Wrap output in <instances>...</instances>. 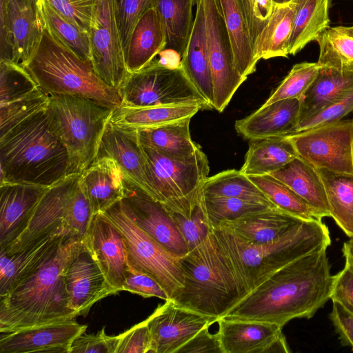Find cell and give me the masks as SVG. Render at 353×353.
I'll use <instances>...</instances> for the list:
<instances>
[{"label": "cell", "mask_w": 353, "mask_h": 353, "mask_svg": "<svg viewBox=\"0 0 353 353\" xmlns=\"http://www.w3.org/2000/svg\"><path fill=\"white\" fill-rule=\"evenodd\" d=\"M49 95L40 88L15 100L0 104V137L18 123L48 107Z\"/></svg>", "instance_id": "cell-46"}, {"label": "cell", "mask_w": 353, "mask_h": 353, "mask_svg": "<svg viewBox=\"0 0 353 353\" xmlns=\"http://www.w3.org/2000/svg\"><path fill=\"white\" fill-rule=\"evenodd\" d=\"M0 60L26 67L41 39L37 0H0Z\"/></svg>", "instance_id": "cell-14"}, {"label": "cell", "mask_w": 353, "mask_h": 353, "mask_svg": "<svg viewBox=\"0 0 353 353\" xmlns=\"http://www.w3.org/2000/svg\"><path fill=\"white\" fill-rule=\"evenodd\" d=\"M296 157V150L286 136L250 141L240 171L246 176L270 174Z\"/></svg>", "instance_id": "cell-34"}, {"label": "cell", "mask_w": 353, "mask_h": 353, "mask_svg": "<svg viewBox=\"0 0 353 353\" xmlns=\"http://www.w3.org/2000/svg\"><path fill=\"white\" fill-rule=\"evenodd\" d=\"M295 11L294 0L283 4L274 3L272 14L254 46L257 61L288 57Z\"/></svg>", "instance_id": "cell-35"}, {"label": "cell", "mask_w": 353, "mask_h": 353, "mask_svg": "<svg viewBox=\"0 0 353 353\" xmlns=\"http://www.w3.org/2000/svg\"><path fill=\"white\" fill-rule=\"evenodd\" d=\"M239 1L244 14L252 49L254 50V46L259 35L272 14L274 3L272 0Z\"/></svg>", "instance_id": "cell-50"}, {"label": "cell", "mask_w": 353, "mask_h": 353, "mask_svg": "<svg viewBox=\"0 0 353 353\" xmlns=\"http://www.w3.org/2000/svg\"><path fill=\"white\" fill-rule=\"evenodd\" d=\"M117 336H109L103 327L97 334L78 336L72 342L70 353H115Z\"/></svg>", "instance_id": "cell-54"}, {"label": "cell", "mask_w": 353, "mask_h": 353, "mask_svg": "<svg viewBox=\"0 0 353 353\" xmlns=\"http://www.w3.org/2000/svg\"><path fill=\"white\" fill-rule=\"evenodd\" d=\"M69 235L48 236L21 251H0V297L28 276L61 241Z\"/></svg>", "instance_id": "cell-31"}, {"label": "cell", "mask_w": 353, "mask_h": 353, "mask_svg": "<svg viewBox=\"0 0 353 353\" xmlns=\"http://www.w3.org/2000/svg\"><path fill=\"white\" fill-rule=\"evenodd\" d=\"M205 205L212 226L222 221L236 220L248 214L270 208L268 204L242 199L204 194Z\"/></svg>", "instance_id": "cell-44"}, {"label": "cell", "mask_w": 353, "mask_h": 353, "mask_svg": "<svg viewBox=\"0 0 353 353\" xmlns=\"http://www.w3.org/2000/svg\"><path fill=\"white\" fill-rule=\"evenodd\" d=\"M84 245L83 239L66 236L33 272L0 297V332L79 316L70 307L64 272Z\"/></svg>", "instance_id": "cell-2"}, {"label": "cell", "mask_w": 353, "mask_h": 353, "mask_svg": "<svg viewBox=\"0 0 353 353\" xmlns=\"http://www.w3.org/2000/svg\"><path fill=\"white\" fill-rule=\"evenodd\" d=\"M342 252L345 261L353 264V239L343 243Z\"/></svg>", "instance_id": "cell-60"}, {"label": "cell", "mask_w": 353, "mask_h": 353, "mask_svg": "<svg viewBox=\"0 0 353 353\" xmlns=\"http://www.w3.org/2000/svg\"><path fill=\"white\" fill-rule=\"evenodd\" d=\"M79 184L93 214L103 213L124 196L125 177L112 158L94 159L79 175Z\"/></svg>", "instance_id": "cell-25"}, {"label": "cell", "mask_w": 353, "mask_h": 353, "mask_svg": "<svg viewBox=\"0 0 353 353\" xmlns=\"http://www.w3.org/2000/svg\"><path fill=\"white\" fill-rule=\"evenodd\" d=\"M191 119L137 130L139 140L143 146L166 156L181 159L191 158L201 150V146L192 139Z\"/></svg>", "instance_id": "cell-33"}, {"label": "cell", "mask_w": 353, "mask_h": 353, "mask_svg": "<svg viewBox=\"0 0 353 353\" xmlns=\"http://www.w3.org/2000/svg\"><path fill=\"white\" fill-rule=\"evenodd\" d=\"M64 279L70 307L79 316H85L97 301L118 292L85 245L68 264Z\"/></svg>", "instance_id": "cell-21"}, {"label": "cell", "mask_w": 353, "mask_h": 353, "mask_svg": "<svg viewBox=\"0 0 353 353\" xmlns=\"http://www.w3.org/2000/svg\"><path fill=\"white\" fill-rule=\"evenodd\" d=\"M119 92L121 105L148 107L199 103L209 104L188 78L182 66L170 68L154 59L139 71L129 73Z\"/></svg>", "instance_id": "cell-11"}, {"label": "cell", "mask_w": 353, "mask_h": 353, "mask_svg": "<svg viewBox=\"0 0 353 353\" xmlns=\"http://www.w3.org/2000/svg\"><path fill=\"white\" fill-rule=\"evenodd\" d=\"M330 299L353 313V264L345 261L343 268L334 275Z\"/></svg>", "instance_id": "cell-56"}, {"label": "cell", "mask_w": 353, "mask_h": 353, "mask_svg": "<svg viewBox=\"0 0 353 353\" xmlns=\"http://www.w3.org/2000/svg\"><path fill=\"white\" fill-rule=\"evenodd\" d=\"M198 0H157L167 37L166 48L183 54L192 28V10Z\"/></svg>", "instance_id": "cell-39"}, {"label": "cell", "mask_w": 353, "mask_h": 353, "mask_svg": "<svg viewBox=\"0 0 353 353\" xmlns=\"http://www.w3.org/2000/svg\"><path fill=\"white\" fill-rule=\"evenodd\" d=\"M86 328L74 319H68L1 332L0 353H70L72 342Z\"/></svg>", "instance_id": "cell-19"}, {"label": "cell", "mask_w": 353, "mask_h": 353, "mask_svg": "<svg viewBox=\"0 0 353 353\" xmlns=\"http://www.w3.org/2000/svg\"><path fill=\"white\" fill-rule=\"evenodd\" d=\"M181 66L210 108L213 109V89L202 0H198L196 3L191 33L181 56Z\"/></svg>", "instance_id": "cell-28"}, {"label": "cell", "mask_w": 353, "mask_h": 353, "mask_svg": "<svg viewBox=\"0 0 353 353\" xmlns=\"http://www.w3.org/2000/svg\"><path fill=\"white\" fill-rule=\"evenodd\" d=\"M303 220L279 208H270L219 223L248 243L266 244L281 239Z\"/></svg>", "instance_id": "cell-26"}, {"label": "cell", "mask_w": 353, "mask_h": 353, "mask_svg": "<svg viewBox=\"0 0 353 353\" xmlns=\"http://www.w3.org/2000/svg\"><path fill=\"white\" fill-rule=\"evenodd\" d=\"M123 290L144 298L157 297L167 301L169 296L162 286L151 276L128 269Z\"/></svg>", "instance_id": "cell-55"}, {"label": "cell", "mask_w": 353, "mask_h": 353, "mask_svg": "<svg viewBox=\"0 0 353 353\" xmlns=\"http://www.w3.org/2000/svg\"><path fill=\"white\" fill-rule=\"evenodd\" d=\"M25 68L48 95L77 96L112 109L122 103L119 90L99 77L92 62L81 59L61 43L46 25Z\"/></svg>", "instance_id": "cell-6"}, {"label": "cell", "mask_w": 353, "mask_h": 353, "mask_svg": "<svg viewBox=\"0 0 353 353\" xmlns=\"http://www.w3.org/2000/svg\"><path fill=\"white\" fill-rule=\"evenodd\" d=\"M218 320L177 306L172 300H167L145 319L150 334L149 352L177 353L203 328Z\"/></svg>", "instance_id": "cell-17"}, {"label": "cell", "mask_w": 353, "mask_h": 353, "mask_svg": "<svg viewBox=\"0 0 353 353\" xmlns=\"http://www.w3.org/2000/svg\"><path fill=\"white\" fill-rule=\"evenodd\" d=\"M180 262L183 286L170 299L177 306L219 319L242 299L212 230Z\"/></svg>", "instance_id": "cell-5"}, {"label": "cell", "mask_w": 353, "mask_h": 353, "mask_svg": "<svg viewBox=\"0 0 353 353\" xmlns=\"http://www.w3.org/2000/svg\"><path fill=\"white\" fill-rule=\"evenodd\" d=\"M206 326L184 344L177 353H223L217 333L209 332Z\"/></svg>", "instance_id": "cell-58"}, {"label": "cell", "mask_w": 353, "mask_h": 353, "mask_svg": "<svg viewBox=\"0 0 353 353\" xmlns=\"http://www.w3.org/2000/svg\"><path fill=\"white\" fill-rule=\"evenodd\" d=\"M292 0H272L273 3L275 4H283L290 2Z\"/></svg>", "instance_id": "cell-61"}, {"label": "cell", "mask_w": 353, "mask_h": 353, "mask_svg": "<svg viewBox=\"0 0 353 353\" xmlns=\"http://www.w3.org/2000/svg\"><path fill=\"white\" fill-rule=\"evenodd\" d=\"M102 157L113 159L126 179L157 200L137 130L116 126L109 121L101 138L95 159Z\"/></svg>", "instance_id": "cell-18"}, {"label": "cell", "mask_w": 353, "mask_h": 353, "mask_svg": "<svg viewBox=\"0 0 353 353\" xmlns=\"http://www.w3.org/2000/svg\"><path fill=\"white\" fill-rule=\"evenodd\" d=\"M150 177L157 200L170 212L188 216L195 193L208 177L210 166L201 150L191 158L181 159L144 147Z\"/></svg>", "instance_id": "cell-10"}, {"label": "cell", "mask_w": 353, "mask_h": 353, "mask_svg": "<svg viewBox=\"0 0 353 353\" xmlns=\"http://www.w3.org/2000/svg\"><path fill=\"white\" fill-rule=\"evenodd\" d=\"M294 1L296 11L289 43L291 55H295L311 41H316L330 23V0Z\"/></svg>", "instance_id": "cell-37"}, {"label": "cell", "mask_w": 353, "mask_h": 353, "mask_svg": "<svg viewBox=\"0 0 353 353\" xmlns=\"http://www.w3.org/2000/svg\"><path fill=\"white\" fill-rule=\"evenodd\" d=\"M327 248H319L280 268L221 318L281 327L296 318H312L331 297L334 275Z\"/></svg>", "instance_id": "cell-1"}, {"label": "cell", "mask_w": 353, "mask_h": 353, "mask_svg": "<svg viewBox=\"0 0 353 353\" xmlns=\"http://www.w3.org/2000/svg\"><path fill=\"white\" fill-rule=\"evenodd\" d=\"M115 19L125 52L137 23L157 0H113Z\"/></svg>", "instance_id": "cell-49"}, {"label": "cell", "mask_w": 353, "mask_h": 353, "mask_svg": "<svg viewBox=\"0 0 353 353\" xmlns=\"http://www.w3.org/2000/svg\"><path fill=\"white\" fill-rule=\"evenodd\" d=\"M216 332L223 353L290 352L282 328L276 323L226 319L218 320Z\"/></svg>", "instance_id": "cell-20"}, {"label": "cell", "mask_w": 353, "mask_h": 353, "mask_svg": "<svg viewBox=\"0 0 353 353\" xmlns=\"http://www.w3.org/2000/svg\"><path fill=\"white\" fill-rule=\"evenodd\" d=\"M202 190L205 195L234 197L276 206L240 170H228L208 177Z\"/></svg>", "instance_id": "cell-42"}, {"label": "cell", "mask_w": 353, "mask_h": 353, "mask_svg": "<svg viewBox=\"0 0 353 353\" xmlns=\"http://www.w3.org/2000/svg\"><path fill=\"white\" fill-rule=\"evenodd\" d=\"M150 347V334L143 321L117 335L115 353H147Z\"/></svg>", "instance_id": "cell-53"}, {"label": "cell", "mask_w": 353, "mask_h": 353, "mask_svg": "<svg viewBox=\"0 0 353 353\" xmlns=\"http://www.w3.org/2000/svg\"><path fill=\"white\" fill-rule=\"evenodd\" d=\"M48 188L29 183L0 184V250L8 248L24 231Z\"/></svg>", "instance_id": "cell-23"}, {"label": "cell", "mask_w": 353, "mask_h": 353, "mask_svg": "<svg viewBox=\"0 0 353 353\" xmlns=\"http://www.w3.org/2000/svg\"><path fill=\"white\" fill-rule=\"evenodd\" d=\"M157 62L164 66L170 68H178L181 67V55L176 50L165 48L161 50L158 55Z\"/></svg>", "instance_id": "cell-59"}, {"label": "cell", "mask_w": 353, "mask_h": 353, "mask_svg": "<svg viewBox=\"0 0 353 353\" xmlns=\"http://www.w3.org/2000/svg\"><path fill=\"white\" fill-rule=\"evenodd\" d=\"M79 175H69L48 188L24 231L12 245L0 251L14 253L54 234L83 239L94 214L89 201L79 186Z\"/></svg>", "instance_id": "cell-7"}, {"label": "cell", "mask_w": 353, "mask_h": 353, "mask_svg": "<svg viewBox=\"0 0 353 353\" xmlns=\"http://www.w3.org/2000/svg\"><path fill=\"white\" fill-rule=\"evenodd\" d=\"M37 4L51 34L79 58L92 62L89 34L59 14L46 0H37Z\"/></svg>", "instance_id": "cell-41"}, {"label": "cell", "mask_w": 353, "mask_h": 353, "mask_svg": "<svg viewBox=\"0 0 353 353\" xmlns=\"http://www.w3.org/2000/svg\"><path fill=\"white\" fill-rule=\"evenodd\" d=\"M290 188L312 210L315 217H330L325 188L318 170L296 157L281 169L270 174Z\"/></svg>", "instance_id": "cell-29"}, {"label": "cell", "mask_w": 353, "mask_h": 353, "mask_svg": "<svg viewBox=\"0 0 353 353\" xmlns=\"http://www.w3.org/2000/svg\"><path fill=\"white\" fill-rule=\"evenodd\" d=\"M352 88L353 70L320 67L316 77L301 99L298 123L336 103Z\"/></svg>", "instance_id": "cell-30"}, {"label": "cell", "mask_w": 353, "mask_h": 353, "mask_svg": "<svg viewBox=\"0 0 353 353\" xmlns=\"http://www.w3.org/2000/svg\"><path fill=\"white\" fill-rule=\"evenodd\" d=\"M170 214L189 251L199 245L212 231L202 188L188 216L174 212H170Z\"/></svg>", "instance_id": "cell-45"}, {"label": "cell", "mask_w": 353, "mask_h": 353, "mask_svg": "<svg viewBox=\"0 0 353 353\" xmlns=\"http://www.w3.org/2000/svg\"><path fill=\"white\" fill-rule=\"evenodd\" d=\"M0 184L51 187L71 175L68 150L48 105L0 137Z\"/></svg>", "instance_id": "cell-3"}, {"label": "cell", "mask_w": 353, "mask_h": 353, "mask_svg": "<svg viewBox=\"0 0 353 353\" xmlns=\"http://www.w3.org/2000/svg\"><path fill=\"white\" fill-rule=\"evenodd\" d=\"M232 43L235 66L245 78L256 70L257 61L239 0H216Z\"/></svg>", "instance_id": "cell-36"}, {"label": "cell", "mask_w": 353, "mask_h": 353, "mask_svg": "<svg viewBox=\"0 0 353 353\" xmlns=\"http://www.w3.org/2000/svg\"><path fill=\"white\" fill-rule=\"evenodd\" d=\"M205 19L213 109L221 112L246 80L236 70L230 38L216 0H202Z\"/></svg>", "instance_id": "cell-13"}, {"label": "cell", "mask_w": 353, "mask_h": 353, "mask_svg": "<svg viewBox=\"0 0 353 353\" xmlns=\"http://www.w3.org/2000/svg\"><path fill=\"white\" fill-rule=\"evenodd\" d=\"M297 156L316 169L353 175V119L285 135Z\"/></svg>", "instance_id": "cell-12"}, {"label": "cell", "mask_w": 353, "mask_h": 353, "mask_svg": "<svg viewBox=\"0 0 353 353\" xmlns=\"http://www.w3.org/2000/svg\"><path fill=\"white\" fill-rule=\"evenodd\" d=\"M120 201L103 214L123 236L128 269L153 278L171 299L184 283L181 257L167 250L140 228L124 212Z\"/></svg>", "instance_id": "cell-9"}, {"label": "cell", "mask_w": 353, "mask_h": 353, "mask_svg": "<svg viewBox=\"0 0 353 353\" xmlns=\"http://www.w3.org/2000/svg\"><path fill=\"white\" fill-rule=\"evenodd\" d=\"M301 108L299 99H285L262 105L250 115L236 120L239 134L250 141L285 136L297 124Z\"/></svg>", "instance_id": "cell-24"}, {"label": "cell", "mask_w": 353, "mask_h": 353, "mask_svg": "<svg viewBox=\"0 0 353 353\" xmlns=\"http://www.w3.org/2000/svg\"><path fill=\"white\" fill-rule=\"evenodd\" d=\"M330 314L331 322L343 346L350 347L353 350V313L340 303L333 301Z\"/></svg>", "instance_id": "cell-57"}, {"label": "cell", "mask_w": 353, "mask_h": 353, "mask_svg": "<svg viewBox=\"0 0 353 353\" xmlns=\"http://www.w3.org/2000/svg\"><path fill=\"white\" fill-rule=\"evenodd\" d=\"M64 18L89 34L94 0H46Z\"/></svg>", "instance_id": "cell-51"}, {"label": "cell", "mask_w": 353, "mask_h": 353, "mask_svg": "<svg viewBox=\"0 0 353 353\" xmlns=\"http://www.w3.org/2000/svg\"><path fill=\"white\" fill-rule=\"evenodd\" d=\"M319 69L320 66L317 62H302L294 65L263 105L285 99L301 100L316 77Z\"/></svg>", "instance_id": "cell-47"}, {"label": "cell", "mask_w": 353, "mask_h": 353, "mask_svg": "<svg viewBox=\"0 0 353 353\" xmlns=\"http://www.w3.org/2000/svg\"><path fill=\"white\" fill-rule=\"evenodd\" d=\"M89 37L92 63L96 72L106 84L119 90L129 72L113 0H94Z\"/></svg>", "instance_id": "cell-15"}, {"label": "cell", "mask_w": 353, "mask_h": 353, "mask_svg": "<svg viewBox=\"0 0 353 353\" xmlns=\"http://www.w3.org/2000/svg\"><path fill=\"white\" fill-rule=\"evenodd\" d=\"M49 98V111L70 154L71 174H81L95 159L114 109L74 95Z\"/></svg>", "instance_id": "cell-8"}, {"label": "cell", "mask_w": 353, "mask_h": 353, "mask_svg": "<svg viewBox=\"0 0 353 353\" xmlns=\"http://www.w3.org/2000/svg\"><path fill=\"white\" fill-rule=\"evenodd\" d=\"M317 170L325 188L330 217L353 239V175Z\"/></svg>", "instance_id": "cell-38"}, {"label": "cell", "mask_w": 353, "mask_h": 353, "mask_svg": "<svg viewBox=\"0 0 353 353\" xmlns=\"http://www.w3.org/2000/svg\"><path fill=\"white\" fill-rule=\"evenodd\" d=\"M120 204L140 228L167 250L180 257L189 252L166 207L125 178Z\"/></svg>", "instance_id": "cell-16"}, {"label": "cell", "mask_w": 353, "mask_h": 353, "mask_svg": "<svg viewBox=\"0 0 353 353\" xmlns=\"http://www.w3.org/2000/svg\"><path fill=\"white\" fill-rule=\"evenodd\" d=\"M166 45L165 30L157 8L154 6L139 19L124 52L128 72L139 71L148 65Z\"/></svg>", "instance_id": "cell-27"}, {"label": "cell", "mask_w": 353, "mask_h": 353, "mask_svg": "<svg viewBox=\"0 0 353 353\" xmlns=\"http://www.w3.org/2000/svg\"><path fill=\"white\" fill-rule=\"evenodd\" d=\"M203 109L199 103L148 107L120 105L113 110L110 122L120 128L137 130L192 118Z\"/></svg>", "instance_id": "cell-32"}, {"label": "cell", "mask_w": 353, "mask_h": 353, "mask_svg": "<svg viewBox=\"0 0 353 353\" xmlns=\"http://www.w3.org/2000/svg\"><path fill=\"white\" fill-rule=\"evenodd\" d=\"M83 241L109 283L118 292L123 290L128 267L120 231L103 213L95 214Z\"/></svg>", "instance_id": "cell-22"}, {"label": "cell", "mask_w": 353, "mask_h": 353, "mask_svg": "<svg viewBox=\"0 0 353 353\" xmlns=\"http://www.w3.org/2000/svg\"><path fill=\"white\" fill-rule=\"evenodd\" d=\"M212 230L242 299L280 268L331 244L328 228L318 219L303 220L281 239L266 244L248 243L222 223L212 226Z\"/></svg>", "instance_id": "cell-4"}, {"label": "cell", "mask_w": 353, "mask_h": 353, "mask_svg": "<svg viewBox=\"0 0 353 353\" xmlns=\"http://www.w3.org/2000/svg\"><path fill=\"white\" fill-rule=\"evenodd\" d=\"M320 67L353 70V26L329 27L316 41Z\"/></svg>", "instance_id": "cell-40"}, {"label": "cell", "mask_w": 353, "mask_h": 353, "mask_svg": "<svg viewBox=\"0 0 353 353\" xmlns=\"http://www.w3.org/2000/svg\"><path fill=\"white\" fill-rule=\"evenodd\" d=\"M39 88L25 67L0 60V104L23 97Z\"/></svg>", "instance_id": "cell-48"}, {"label": "cell", "mask_w": 353, "mask_h": 353, "mask_svg": "<svg viewBox=\"0 0 353 353\" xmlns=\"http://www.w3.org/2000/svg\"><path fill=\"white\" fill-rule=\"evenodd\" d=\"M248 176L277 208L302 219H316L312 208L280 180L270 174Z\"/></svg>", "instance_id": "cell-43"}, {"label": "cell", "mask_w": 353, "mask_h": 353, "mask_svg": "<svg viewBox=\"0 0 353 353\" xmlns=\"http://www.w3.org/2000/svg\"><path fill=\"white\" fill-rule=\"evenodd\" d=\"M352 112H353V88L336 103L317 114L298 123L291 130L290 134L308 130L327 122L342 119Z\"/></svg>", "instance_id": "cell-52"}]
</instances>
